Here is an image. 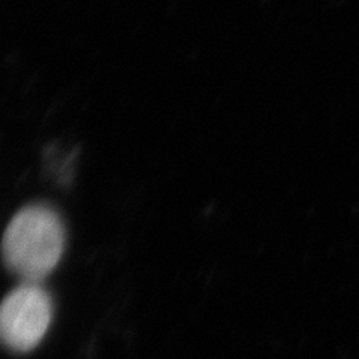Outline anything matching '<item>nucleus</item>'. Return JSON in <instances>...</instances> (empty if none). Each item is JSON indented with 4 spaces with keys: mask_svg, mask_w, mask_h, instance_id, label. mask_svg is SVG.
<instances>
[{
    "mask_svg": "<svg viewBox=\"0 0 359 359\" xmlns=\"http://www.w3.org/2000/svg\"><path fill=\"white\" fill-rule=\"evenodd\" d=\"M66 245V231L59 212L50 205L21 208L4 233V261L11 273L25 282L39 283L59 265Z\"/></svg>",
    "mask_w": 359,
    "mask_h": 359,
    "instance_id": "obj_1",
    "label": "nucleus"
},
{
    "mask_svg": "<svg viewBox=\"0 0 359 359\" xmlns=\"http://www.w3.org/2000/svg\"><path fill=\"white\" fill-rule=\"evenodd\" d=\"M53 314V298L39 283L20 285L5 297L0 309L4 343L18 353L35 349L47 335Z\"/></svg>",
    "mask_w": 359,
    "mask_h": 359,
    "instance_id": "obj_2",
    "label": "nucleus"
}]
</instances>
